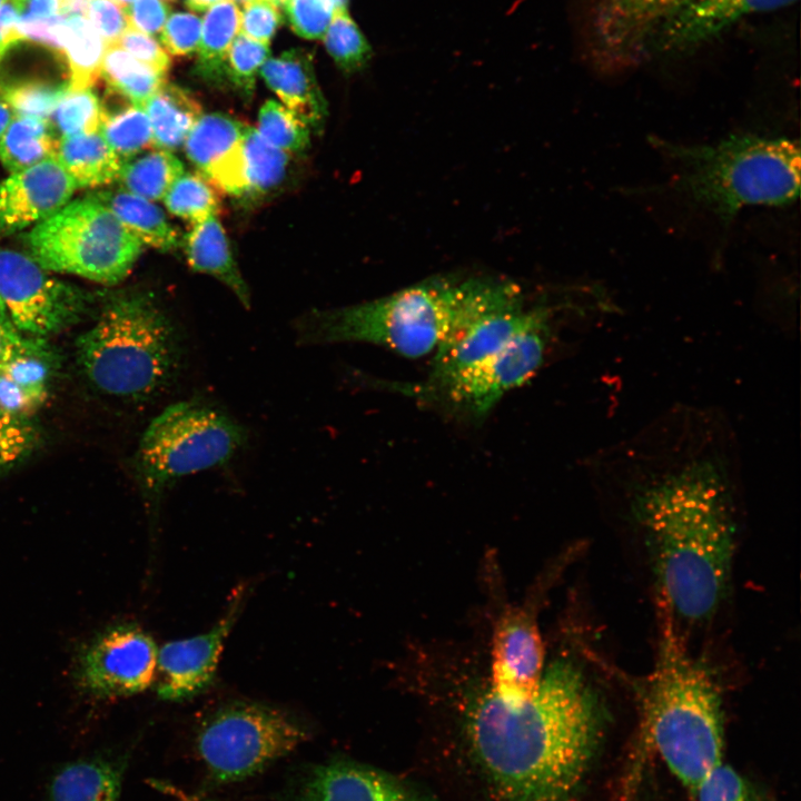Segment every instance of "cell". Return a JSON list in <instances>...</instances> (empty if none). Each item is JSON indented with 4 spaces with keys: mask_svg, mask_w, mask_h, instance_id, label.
Listing matches in <instances>:
<instances>
[{
    "mask_svg": "<svg viewBox=\"0 0 801 801\" xmlns=\"http://www.w3.org/2000/svg\"><path fill=\"white\" fill-rule=\"evenodd\" d=\"M742 461L730 446L670 432L632 446L604 501L640 534L674 619L709 620L726 595L741 514Z\"/></svg>",
    "mask_w": 801,
    "mask_h": 801,
    "instance_id": "6da1fadb",
    "label": "cell"
},
{
    "mask_svg": "<svg viewBox=\"0 0 801 801\" xmlns=\"http://www.w3.org/2000/svg\"><path fill=\"white\" fill-rule=\"evenodd\" d=\"M605 725L601 695L572 662L557 661L532 698L491 690L469 708L466 739L492 801H573Z\"/></svg>",
    "mask_w": 801,
    "mask_h": 801,
    "instance_id": "7a4b0ae2",
    "label": "cell"
},
{
    "mask_svg": "<svg viewBox=\"0 0 801 801\" xmlns=\"http://www.w3.org/2000/svg\"><path fill=\"white\" fill-rule=\"evenodd\" d=\"M522 305L521 287L507 279L439 277L372 301L314 312L296 333L303 345L362 342L419 358L476 320Z\"/></svg>",
    "mask_w": 801,
    "mask_h": 801,
    "instance_id": "3957f363",
    "label": "cell"
},
{
    "mask_svg": "<svg viewBox=\"0 0 801 801\" xmlns=\"http://www.w3.org/2000/svg\"><path fill=\"white\" fill-rule=\"evenodd\" d=\"M657 652L645 686V722L661 758L691 792L722 762L723 716L718 684L694 659L676 620L659 599Z\"/></svg>",
    "mask_w": 801,
    "mask_h": 801,
    "instance_id": "277c9868",
    "label": "cell"
},
{
    "mask_svg": "<svg viewBox=\"0 0 801 801\" xmlns=\"http://www.w3.org/2000/svg\"><path fill=\"white\" fill-rule=\"evenodd\" d=\"M674 169L673 186L729 225L749 206H784L800 191L799 142L782 137L730 135L712 144L651 137Z\"/></svg>",
    "mask_w": 801,
    "mask_h": 801,
    "instance_id": "5b68a950",
    "label": "cell"
},
{
    "mask_svg": "<svg viewBox=\"0 0 801 801\" xmlns=\"http://www.w3.org/2000/svg\"><path fill=\"white\" fill-rule=\"evenodd\" d=\"M79 366L100 392L130 400L159 395L175 382L184 346L172 320L150 295L110 298L76 340Z\"/></svg>",
    "mask_w": 801,
    "mask_h": 801,
    "instance_id": "8992f818",
    "label": "cell"
},
{
    "mask_svg": "<svg viewBox=\"0 0 801 801\" xmlns=\"http://www.w3.org/2000/svg\"><path fill=\"white\" fill-rule=\"evenodd\" d=\"M27 254L41 267L102 285L131 271L144 245L88 194L70 200L22 235Z\"/></svg>",
    "mask_w": 801,
    "mask_h": 801,
    "instance_id": "52a82bcc",
    "label": "cell"
},
{
    "mask_svg": "<svg viewBox=\"0 0 801 801\" xmlns=\"http://www.w3.org/2000/svg\"><path fill=\"white\" fill-rule=\"evenodd\" d=\"M566 320L597 325L593 310L564 313L518 334L487 358L441 379L399 385L397 390L463 418L478 419L508 393L530 380L543 366Z\"/></svg>",
    "mask_w": 801,
    "mask_h": 801,
    "instance_id": "ba28073f",
    "label": "cell"
},
{
    "mask_svg": "<svg viewBox=\"0 0 801 801\" xmlns=\"http://www.w3.org/2000/svg\"><path fill=\"white\" fill-rule=\"evenodd\" d=\"M246 439L228 415L199 400H182L156 416L140 439L135 467L150 501L178 478L229 461Z\"/></svg>",
    "mask_w": 801,
    "mask_h": 801,
    "instance_id": "9c48e42d",
    "label": "cell"
},
{
    "mask_svg": "<svg viewBox=\"0 0 801 801\" xmlns=\"http://www.w3.org/2000/svg\"><path fill=\"white\" fill-rule=\"evenodd\" d=\"M308 732L280 710L238 701L211 713L197 733V752L210 788L245 780L286 756Z\"/></svg>",
    "mask_w": 801,
    "mask_h": 801,
    "instance_id": "30bf717a",
    "label": "cell"
},
{
    "mask_svg": "<svg viewBox=\"0 0 801 801\" xmlns=\"http://www.w3.org/2000/svg\"><path fill=\"white\" fill-rule=\"evenodd\" d=\"M27 253L0 248V300L12 327L47 338L75 324L89 305L79 287L50 275Z\"/></svg>",
    "mask_w": 801,
    "mask_h": 801,
    "instance_id": "8fae6325",
    "label": "cell"
},
{
    "mask_svg": "<svg viewBox=\"0 0 801 801\" xmlns=\"http://www.w3.org/2000/svg\"><path fill=\"white\" fill-rule=\"evenodd\" d=\"M158 649L134 623L109 626L79 651L73 665L78 692L96 701L139 694L156 682Z\"/></svg>",
    "mask_w": 801,
    "mask_h": 801,
    "instance_id": "7c38bea8",
    "label": "cell"
},
{
    "mask_svg": "<svg viewBox=\"0 0 801 801\" xmlns=\"http://www.w3.org/2000/svg\"><path fill=\"white\" fill-rule=\"evenodd\" d=\"M691 0H587L586 38L592 62L605 71L641 63L645 39Z\"/></svg>",
    "mask_w": 801,
    "mask_h": 801,
    "instance_id": "4fadbf2b",
    "label": "cell"
},
{
    "mask_svg": "<svg viewBox=\"0 0 801 801\" xmlns=\"http://www.w3.org/2000/svg\"><path fill=\"white\" fill-rule=\"evenodd\" d=\"M797 0H691L659 23L645 39L641 62L693 51L752 14L784 8Z\"/></svg>",
    "mask_w": 801,
    "mask_h": 801,
    "instance_id": "5bb4252c",
    "label": "cell"
},
{
    "mask_svg": "<svg viewBox=\"0 0 801 801\" xmlns=\"http://www.w3.org/2000/svg\"><path fill=\"white\" fill-rule=\"evenodd\" d=\"M233 596L225 615L209 631L158 649L155 683L161 700L190 699L211 684L224 644L240 613L244 590L238 589Z\"/></svg>",
    "mask_w": 801,
    "mask_h": 801,
    "instance_id": "9a60e30c",
    "label": "cell"
},
{
    "mask_svg": "<svg viewBox=\"0 0 801 801\" xmlns=\"http://www.w3.org/2000/svg\"><path fill=\"white\" fill-rule=\"evenodd\" d=\"M491 691L503 700L521 702L538 691L543 680L544 645L534 614L507 609L492 637Z\"/></svg>",
    "mask_w": 801,
    "mask_h": 801,
    "instance_id": "2e32d148",
    "label": "cell"
},
{
    "mask_svg": "<svg viewBox=\"0 0 801 801\" xmlns=\"http://www.w3.org/2000/svg\"><path fill=\"white\" fill-rule=\"evenodd\" d=\"M77 187L50 158L0 180V238L31 228L67 205Z\"/></svg>",
    "mask_w": 801,
    "mask_h": 801,
    "instance_id": "e0dca14e",
    "label": "cell"
},
{
    "mask_svg": "<svg viewBox=\"0 0 801 801\" xmlns=\"http://www.w3.org/2000/svg\"><path fill=\"white\" fill-rule=\"evenodd\" d=\"M291 801H427L400 779L347 759L309 768L295 785Z\"/></svg>",
    "mask_w": 801,
    "mask_h": 801,
    "instance_id": "ac0fdd59",
    "label": "cell"
},
{
    "mask_svg": "<svg viewBox=\"0 0 801 801\" xmlns=\"http://www.w3.org/2000/svg\"><path fill=\"white\" fill-rule=\"evenodd\" d=\"M248 125L224 115L207 113L194 125L184 148L189 161L220 191L245 196L243 140Z\"/></svg>",
    "mask_w": 801,
    "mask_h": 801,
    "instance_id": "d6986e66",
    "label": "cell"
},
{
    "mask_svg": "<svg viewBox=\"0 0 801 801\" xmlns=\"http://www.w3.org/2000/svg\"><path fill=\"white\" fill-rule=\"evenodd\" d=\"M259 72L286 108L309 128L320 129L328 115L327 102L317 83L309 52L291 49L277 58H268Z\"/></svg>",
    "mask_w": 801,
    "mask_h": 801,
    "instance_id": "ffe728a7",
    "label": "cell"
},
{
    "mask_svg": "<svg viewBox=\"0 0 801 801\" xmlns=\"http://www.w3.org/2000/svg\"><path fill=\"white\" fill-rule=\"evenodd\" d=\"M123 768L108 756L69 762L51 780L50 801H119Z\"/></svg>",
    "mask_w": 801,
    "mask_h": 801,
    "instance_id": "44dd1931",
    "label": "cell"
},
{
    "mask_svg": "<svg viewBox=\"0 0 801 801\" xmlns=\"http://www.w3.org/2000/svg\"><path fill=\"white\" fill-rule=\"evenodd\" d=\"M185 253L191 269L225 284L248 308L250 294L233 258L226 233L217 215L194 224L185 238Z\"/></svg>",
    "mask_w": 801,
    "mask_h": 801,
    "instance_id": "7402d4cb",
    "label": "cell"
},
{
    "mask_svg": "<svg viewBox=\"0 0 801 801\" xmlns=\"http://www.w3.org/2000/svg\"><path fill=\"white\" fill-rule=\"evenodd\" d=\"M88 195L108 208L144 246L166 251L181 245L179 231L154 201L121 188L95 190Z\"/></svg>",
    "mask_w": 801,
    "mask_h": 801,
    "instance_id": "603a6c76",
    "label": "cell"
},
{
    "mask_svg": "<svg viewBox=\"0 0 801 801\" xmlns=\"http://www.w3.org/2000/svg\"><path fill=\"white\" fill-rule=\"evenodd\" d=\"M55 158L77 189H96L115 182L122 165L99 131L58 139Z\"/></svg>",
    "mask_w": 801,
    "mask_h": 801,
    "instance_id": "cb8c5ba5",
    "label": "cell"
},
{
    "mask_svg": "<svg viewBox=\"0 0 801 801\" xmlns=\"http://www.w3.org/2000/svg\"><path fill=\"white\" fill-rule=\"evenodd\" d=\"M151 127L154 146L172 151L184 142L201 117V106L187 90L165 82L141 106Z\"/></svg>",
    "mask_w": 801,
    "mask_h": 801,
    "instance_id": "d4e9b609",
    "label": "cell"
},
{
    "mask_svg": "<svg viewBox=\"0 0 801 801\" xmlns=\"http://www.w3.org/2000/svg\"><path fill=\"white\" fill-rule=\"evenodd\" d=\"M57 146L49 122L14 115L0 139V162L9 174L18 172L53 158Z\"/></svg>",
    "mask_w": 801,
    "mask_h": 801,
    "instance_id": "484cf974",
    "label": "cell"
},
{
    "mask_svg": "<svg viewBox=\"0 0 801 801\" xmlns=\"http://www.w3.org/2000/svg\"><path fill=\"white\" fill-rule=\"evenodd\" d=\"M240 10L234 0H220L209 7L201 21L198 46V73L212 81L226 77V57L239 33Z\"/></svg>",
    "mask_w": 801,
    "mask_h": 801,
    "instance_id": "4316f807",
    "label": "cell"
},
{
    "mask_svg": "<svg viewBox=\"0 0 801 801\" xmlns=\"http://www.w3.org/2000/svg\"><path fill=\"white\" fill-rule=\"evenodd\" d=\"M62 46L70 73L68 90L91 89L101 77L107 43L86 17L71 14L67 16Z\"/></svg>",
    "mask_w": 801,
    "mask_h": 801,
    "instance_id": "83f0119b",
    "label": "cell"
},
{
    "mask_svg": "<svg viewBox=\"0 0 801 801\" xmlns=\"http://www.w3.org/2000/svg\"><path fill=\"white\" fill-rule=\"evenodd\" d=\"M184 171L181 161L171 151L157 149L123 160L117 180L121 189L157 201Z\"/></svg>",
    "mask_w": 801,
    "mask_h": 801,
    "instance_id": "f1b7e54d",
    "label": "cell"
},
{
    "mask_svg": "<svg viewBox=\"0 0 801 801\" xmlns=\"http://www.w3.org/2000/svg\"><path fill=\"white\" fill-rule=\"evenodd\" d=\"M101 77L113 91L139 107L166 82V75L137 60L117 43L107 46Z\"/></svg>",
    "mask_w": 801,
    "mask_h": 801,
    "instance_id": "f546056e",
    "label": "cell"
},
{
    "mask_svg": "<svg viewBox=\"0 0 801 801\" xmlns=\"http://www.w3.org/2000/svg\"><path fill=\"white\" fill-rule=\"evenodd\" d=\"M288 154L268 144L247 126L243 140V178L245 195L258 196L275 188L284 178Z\"/></svg>",
    "mask_w": 801,
    "mask_h": 801,
    "instance_id": "4dcf8cb0",
    "label": "cell"
},
{
    "mask_svg": "<svg viewBox=\"0 0 801 801\" xmlns=\"http://www.w3.org/2000/svg\"><path fill=\"white\" fill-rule=\"evenodd\" d=\"M98 131L122 161L155 147L145 110L132 103L112 115L105 111Z\"/></svg>",
    "mask_w": 801,
    "mask_h": 801,
    "instance_id": "1f68e13d",
    "label": "cell"
},
{
    "mask_svg": "<svg viewBox=\"0 0 801 801\" xmlns=\"http://www.w3.org/2000/svg\"><path fill=\"white\" fill-rule=\"evenodd\" d=\"M167 210L189 222L217 215L220 199L216 188L201 175L182 172L162 198Z\"/></svg>",
    "mask_w": 801,
    "mask_h": 801,
    "instance_id": "d6a6232c",
    "label": "cell"
},
{
    "mask_svg": "<svg viewBox=\"0 0 801 801\" xmlns=\"http://www.w3.org/2000/svg\"><path fill=\"white\" fill-rule=\"evenodd\" d=\"M103 115L105 109L91 89L67 90L49 123L60 139L98 131Z\"/></svg>",
    "mask_w": 801,
    "mask_h": 801,
    "instance_id": "836d02e7",
    "label": "cell"
},
{
    "mask_svg": "<svg viewBox=\"0 0 801 801\" xmlns=\"http://www.w3.org/2000/svg\"><path fill=\"white\" fill-rule=\"evenodd\" d=\"M323 39L329 56L346 73L364 69L373 56L369 42L348 11L333 17Z\"/></svg>",
    "mask_w": 801,
    "mask_h": 801,
    "instance_id": "e575fe53",
    "label": "cell"
},
{
    "mask_svg": "<svg viewBox=\"0 0 801 801\" xmlns=\"http://www.w3.org/2000/svg\"><path fill=\"white\" fill-rule=\"evenodd\" d=\"M256 130L271 146L281 151L304 150L310 141V128L283 103L267 100L258 113Z\"/></svg>",
    "mask_w": 801,
    "mask_h": 801,
    "instance_id": "d590c367",
    "label": "cell"
},
{
    "mask_svg": "<svg viewBox=\"0 0 801 801\" xmlns=\"http://www.w3.org/2000/svg\"><path fill=\"white\" fill-rule=\"evenodd\" d=\"M68 85L30 80L9 85L2 89V99L14 115L49 122L50 117L67 92Z\"/></svg>",
    "mask_w": 801,
    "mask_h": 801,
    "instance_id": "8d00e7d4",
    "label": "cell"
},
{
    "mask_svg": "<svg viewBox=\"0 0 801 801\" xmlns=\"http://www.w3.org/2000/svg\"><path fill=\"white\" fill-rule=\"evenodd\" d=\"M269 53L267 44L241 33L234 39L226 57V77L244 96H251L257 72L269 58Z\"/></svg>",
    "mask_w": 801,
    "mask_h": 801,
    "instance_id": "74e56055",
    "label": "cell"
},
{
    "mask_svg": "<svg viewBox=\"0 0 801 801\" xmlns=\"http://www.w3.org/2000/svg\"><path fill=\"white\" fill-rule=\"evenodd\" d=\"M37 438L34 426L24 416L0 409V475L24 459Z\"/></svg>",
    "mask_w": 801,
    "mask_h": 801,
    "instance_id": "f35d334b",
    "label": "cell"
},
{
    "mask_svg": "<svg viewBox=\"0 0 801 801\" xmlns=\"http://www.w3.org/2000/svg\"><path fill=\"white\" fill-rule=\"evenodd\" d=\"M693 793L698 801H762L741 774L722 762L705 775Z\"/></svg>",
    "mask_w": 801,
    "mask_h": 801,
    "instance_id": "ab89813d",
    "label": "cell"
},
{
    "mask_svg": "<svg viewBox=\"0 0 801 801\" xmlns=\"http://www.w3.org/2000/svg\"><path fill=\"white\" fill-rule=\"evenodd\" d=\"M284 7L293 31L309 40L322 39L334 17L325 0H286Z\"/></svg>",
    "mask_w": 801,
    "mask_h": 801,
    "instance_id": "60d3db41",
    "label": "cell"
},
{
    "mask_svg": "<svg viewBox=\"0 0 801 801\" xmlns=\"http://www.w3.org/2000/svg\"><path fill=\"white\" fill-rule=\"evenodd\" d=\"M201 20L188 12H176L168 17L160 32L166 50L177 57H187L198 50Z\"/></svg>",
    "mask_w": 801,
    "mask_h": 801,
    "instance_id": "b9f144b4",
    "label": "cell"
},
{
    "mask_svg": "<svg viewBox=\"0 0 801 801\" xmlns=\"http://www.w3.org/2000/svg\"><path fill=\"white\" fill-rule=\"evenodd\" d=\"M36 358H51L44 342L26 337L0 320V376L17 364Z\"/></svg>",
    "mask_w": 801,
    "mask_h": 801,
    "instance_id": "7bdbcfd3",
    "label": "cell"
},
{
    "mask_svg": "<svg viewBox=\"0 0 801 801\" xmlns=\"http://www.w3.org/2000/svg\"><path fill=\"white\" fill-rule=\"evenodd\" d=\"M280 21L278 6L268 0H249L240 11L239 33L269 46Z\"/></svg>",
    "mask_w": 801,
    "mask_h": 801,
    "instance_id": "ee69618b",
    "label": "cell"
},
{
    "mask_svg": "<svg viewBox=\"0 0 801 801\" xmlns=\"http://www.w3.org/2000/svg\"><path fill=\"white\" fill-rule=\"evenodd\" d=\"M86 17L107 46L130 28L126 9L112 0H89Z\"/></svg>",
    "mask_w": 801,
    "mask_h": 801,
    "instance_id": "f6af8a7d",
    "label": "cell"
},
{
    "mask_svg": "<svg viewBox=\"0 0 801 801\" xmlns=\"http://www.w3.org/2000/svg\"><path fill=\"white\" fill-rule=\"evenodd\" d=\"M66 20L67 14L62 13L44 19H28L20 16L17 31L21 41H32L62 55Z\"/></svg>",
    "mask_w": 801,
    "mask_h": 801,
    "instance_id": "bcb514c9",
    "label": "cell"
},
{
    "mask_svg": "<svg viewBox=\"0 0 801 801\" xmlns=\"http://www.w3.org/2000/svg\"><path fill=\"white\" fill-rule=\"evenodd\" d=\"M123 50L137 60L166 75L170 67L167 51L150 36L129 28L118 40Z\"/></svg>",
    "mask_w": 801,
    "mask_h": 801,
    "instance_id": "7dc6e473",
    "label": "cell"
},
{
    "mask_svg": "<svg viewBox=\"0 0 801 801\" xmlns=\"http://www.w3.org/2000/svg\"><path fill=\"white\" fill-rule=\"evenodd\" d=\"M125 9L130 28L148 36L160 34L169 13L164 0H135Z\"/></svg>",
    "mask_w": 801,
    "mask_h": 801,
    "instance_id": "c3c4849f",
    "label": "cell"
},
{
    "mask_svg": "<svg viewBox=\"0 0 801 801\" xmlns=\"http://www.w3.org/2000/svg\"><path fill=\"white\" fill-rule=\"evenodd\" d=\"M22 10L23 7L12 0H7L0 7V61L13 46L21 42L17 22Z\"/></svg>",
    "mask_w": 801,
    "mask_h": 801,
    "instance_id": "681fc988",
    "label": "cell"
},
{
    "mask_svg": "<svg viewBox=\"0 0 801 801\" xmlns=\"http://www.w3.org/2000/svg\"><path fill=\"white\" fill-rule=\"evenodd\" d=\"M61 13V0H26L21 17L44 19Z\"/></svg>",
    "mask_w": 801,
    "mask_h": 801,
    "instance_id": "f907efd6",
    "label": "cell"
},
{
    "mask_svg": "<svg viewBox=\"0 0 801 801\" xmlns=\"http://www.w3.org/2000/svg\"><path fill=\"white\" fill-rule=\"evenodd\" d=\"M14 113L7 102L0 98V139L10 125Z\"/></svg>",
    "mask_w": 801,
    "mask_h": 801,
    "instance_id": "816d5d0a",
    "label": "cell"
},
{
    "mask_svg": "<svg viewBox=\"0 0 801 801\" xmlns=\"http://www.w3.org/2000/svg\"><path fill=\"white\" fill-rule=\"evenodd\" d=\"M165 791L170 792L174 797L178 799V801H218L210 798H207L206 795H197V794H189L182 791H178L177 789L167 787Z\"/></svg>",
    "mask_w": 801,
    "mask_h": 801,
    "instance_id": "f5cc1de1",
    "label": "cell"
},
{
    "mask_svg": "<svg viewBox=\"0 0 801 801\" xmlns=\"http://www.w3.org/2000/svg\"><path fill=\"white\" fill-rule=\"evenodd\" d=\"M220 0H185L187 7L194 11H205Z\"/></svg>",
    "mask_w": 801,
    "mask_h": 801,
    "instance_id": "db71d44e",
    "label": "cell"
},
{
    "mask_svg": "<svg viewBox=\"0 0 801 801\" xmlns=\"http://www.w3.org/2000/svg\"><path fill=\"white\" fill-rule=\"evenodd\" d=\"M325 1H326V2L330 6V8L333 9L334 16H335L336 13H339V12H343V11H347L348 0H325Z\"/></svg>",
    "mask_w": 801,
    "mask_h": 801,
    "instance_id": "11a10c76",
    "label": "cell"
},
{
    "mask_svg": "<svg viewBox=\"0 0 801 801\" xmlns=\"http://www.w3.org/2000/svg\"><path fill=\"white\" fill-rule=\"evenodd\" d=\"M0 320L3 322V323L10 324L9 318H8V315H7V312H6L4 306H3V304L1 303V300H0ZM10 325H11V324H10ZM11 326H12V325H11Z\"/></svg>",
    "mask_w": 801,
    "mask_h": 801,
    "instance_id": "9f6ffc18",
    "label": "cell"
},
{
    "mask_svg": "<svg viewBox=\"0 0 801 801\" xmlns=\"http://www.w3.org/2000/svg\"><path fill=\"white\" fill-rule=\"evenodd\" d=\"M120 4L123 8H127L130 3H132L135 0H112Z\"/></svg>",
    "mask_w": 801,
    "mask_h": 801,
    "instance_id": "6f0895ef",
    "label": "cell"
},
{
    "mask_svg": "<svg viewBox=\"0 0 801 801\" xmlns=\"http://www.w3.org/2000/svg\"><path fill=\"white\" fill-rule=\"evenodd\" d=\"M268 1L275 3L276 6H281L285 3L286 0H268Z\"/></svg>",
    "mask_w": 801,
    "mask_h": 801,
    "instance_id": "680465c9",
    "label": "cell"
},
{
    "mask_svg": "<svg viewBox=\"0 0 801 801\" xmlns=\"http://www.w3.org/2000/svg\"><path fill=\"white\" fill-rule=\"evenodd\" d=\"M12 1H16V2H18L19 4H21L22 7H24L26 0H12Z\"/></svg>",
    "mask_w": 801,
    "mask_h": 801,
    "instance_id": "91938a15",
    "label": "cell"
},
{
    "mask_svg": "<svg viewBox=\"0 0 801 801\" xmlns=\"http://www.w3.org/2000/svg\"><path fill=\"white\" fill-rule=\"evenodd\" d=\"M234 1H235L236 3H237V2H240V3L244 4V3L248 2L249 0H234Z\"/></svg>",
    "mask_w": 801,
    "mask_h": 801,
    "instance_id": "94428289",
    "label": "cell"
},
{
    "mask_svg": "<svg viewBox=\"0 0 801 801\" xmlns=\"http://www.w3.org/2000/svg\"><path fill=\"white\" fill-rule=\"evenodd\" d=\"M7 0H0V7L6 2Z\"/></svg>",
    "mask_w": 801,
    "mask_h": 801,
    "instance_id": "6125c7cd",
    "label": "cell"
}]
</instances>
